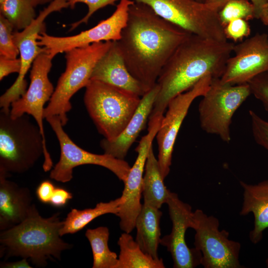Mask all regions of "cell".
Here are the masks:
<instances>
[{"mask_svg": "<svg viewBox=\"0 0 268 268\" xmlns=\"http://www.w3.org/2000/svg\"><path fill=\"white\" fill-rule=\"evenodd\" d=\"M230 0H204L203 2L219 11Z\"/></svg>", "mask_w": 268, "mask_h": 268, "instance_id": "obj_39", "label": "cell"}, {"mask_svg": "<svg viewBox=\"0 0 268 268\" xmlns=\"http://www.w3.org/2000/svg\"><path fill=\"white\" fill-rule=\"evenodd\" d=\"M162 215L160 208L143 202L135 220V241L145 253L154 259L159 258L158 249L160 244Z\"/></svg>", "mask_w": 268, "mask_h": 268, "instance_id": "obj_22", "label": "cell"}, {"mask_svg": "<svg viewBox=\"0 0 268 268\" xmlns=\"http://www.w3.org/2000/svg\"><path fill=\"white\" fill-rule=\"evenodd\" d=\"M58 215L44 218L33 204L24 220L0 233V242L6 250L7 257L29 258L37 267L46 266L47 260L52 257L60 259L62 252L71 245L60 238L63 221Z\"/></svg>", "mask_w": 268, "mask_h": 268, "instance_id": "obj_3", "label": "cell"}, {"mask_svg": "<svg viewBox=\"0 0 268 268\" xmlns=\"http://www.w3.org/2000/svg\"><path fill=\"white\" fill-rule=\"evenodd\" d=\"M240 183L244 190L240 214H253L254 226L249 236L252 242L257 244L262 240L264 230L268 228V180L255 185L243 181Z\"/></svg>", "mask_w": 268, "mask_h": 268, "instance_id": "obj_21", "label": "cell"}, {"mask_svg": "<svg viewBox=\"0 0 268 268\" xmlns=\"http://www.w3.org/2000/svg\"><path fill=\"white\" fill-rule=\"evenodd\" d=\"M52 59L46 49L37 56L32 65L28 88L23 95L11 104L10 110V115L13 118L25 114L32 116L45 140L44 106L50 101L55 90L48 77L52 66Z\"/></svg>", "mask_w": 268, "mask_h": 268, "instance_id": "obj_17", "label": "cell"}, {"mask_svg": "<svg viewBox=\"0 0 268 268\" xmlns=\"http://www.w3.org/2000/svg\"><path fill=\"white\" fill-rule=\"evenodd\" d=\"M235 44L191 34L176 49L157 81L159 89L149 118L163 115L169 101L203 78H220Z\"/></svg>", "mask_w": 268, "mask_h": 268, "instance_id": "obj_2", "label": "cell"}, {"mask_svg": "<svg viewBox=\"0 0 268 268\" xmlns=\"http://www.w3.org/2000/svg\"><path fill=\"white\" fill-rule=\"evenodd\" d=\"M213 78L206 76L189 90L179 94L169 102L155 137L158 148L157 160L164 179L169 174L176 139L193 101L208 89Z\"/></svg>", "mask_w": 268, "mask_h": 268, "instance_id": "obj_13", "label": "cell"}, {"mask_svg": "<svg viewBox=\"0 0 268 268\" xmlns=\"http://www.w3.org/2000/svg\"><path fill=\"white\" fill-rule=\"evenodd\" d=\"M120 254L116 268H164L163 260L145 253L129 233H122L118 241Z\"/></svg>", "mask_w": 268, "mask_h": 268, "instance_id": "obj_25", "label": "cell"}, {"mask_svg": "<svg viewBox=\"0 0 268 268\" xmlns=\"http://www.w3.org/2000/svg\"><path fill=\"white\" fill-rule=\"evenodd\" d=\"M132 0H120L112 14L106 19L101 20L92 28L70 36L56 37L43 32L38 36V43L45 47L50 56L66 52L72 49L81 47L93 43L105 41H118L128 19Z\"/></svg>", "mask_w": 268, "mask_h": 268, "instance_id": "obj_12", "label": "cell"}, {"mask_svg": "<svg viewBox=\"0 0 268 268\" xmlns=\"http://www.w3.org/2000/svg\"><path fill=\"white\" fill-rule=\"evenodd\" d=\"M196 0L201 1V2H203V1H204V0Z\"/></svg>", "mask_w": 268, "mask_h": 268, "instance_id": "obj_43", "label": "cell"}, {"mask_svg": "<svg viewBox=\"0 0 268 268\" xmlns=\"http://www.w3.org/2000/svg\"><path fill=\"white\" fill-rule=\"evenodd\" d=\"M8 174L0 169V228L4 230L21 222L28 216L31 204L30 191L7 179Z\"/></svg>", "mask_w": 268, "mask_h": 268, "instance_id": "obj_20", "label": "cell"}, {"mask_svg": "<svg viewBox=\"0 0 268 268\" xmlns=\"http://www.w3.org/2000/svg\"><path fill=\"white\" fill-rule=\"evenodd\" d=\"M259 19L263 24L268 26V7H265L262 10Z\"/></svg>", "mask_w": 268, "mask_h": 268, "instance_id": "obj_40", "label": "cell"}, {"mask_svg": "<svg viewBox=\"0 0 268 268\" xmlns=\"http://www.w3.org/2000/svg\"><path fill=\"white\" fill-rule=\"evenodd\" d=\"M218 219L202 210L193 212L192 228L196 231L195 248L202 254L205 268H240V244L229 239V233L219 229Z\"/></svg>", "mask_w": 268, "mask_h": 268, "instance_id": "obj_10", "label": "cell"}, {"mask_svg": "<svg viewBox=\"0 0 268 268\" xmlns=\"http://www.w3.org/2000/svg\"><path fill=\"white\" fill-rule=\"evenodd\" d=\"M250 95L248 83L230 85L222 83L220 78H213L199 104L201 128L229 143L233 116Z\"/></svg>", "mask_w": 268, "mask_h": 268, "instance_id": "obj_8", "label": "cell"}, {"mask_svg": "<svg viewBox=\"0 0 268 268\" xmlns=\"http://www.w3.org/2000/svg\"><path fill=\"white\" fill-rule=\"evenodd\" d=\"M13 30L9 22L0 14V57L16 59L19 55V50L13 40Z\"/></svg>", "mask_w": 268, "mask_h": 268, "instance_id": "obj_29", "label": "cell"}, {"mask_svg": "<svg viewBox=\"0 0 268 268\" xmlns=\"http://www.w3.org/2000/svg\"><path fill=\"white\" fill-rule=\"evenodd\" d=\"M124 202V199L121 197L109 202H100L92 208L83 210L72 209L63 221V226L60 230V236L77 232L101 215L108 213L117 215Z\"/></svg>", "mask_w": 268, "mask_h": 268, "instance_id": "obj_24", "label": "cell"}, {"mask_svg": "<svg viewBox=\"0 0 268 268\" xmlns=\"http://www.w3.org/2000/svg\"><path fill=\"white\" fill-rule=\"evenodd\" d=\"M247 83L251 94L261 102L268 112V71L257 75Z\"/></svg>", "mask_w": 268, "mask_h": 268, "instance_id": "obj_31", "label": "cell"}, {"mask_svg": "<svg viewBox=\"0 0 268 268\" xmlns=\"http://www.w3.org/2000/svg\"><path fill=\"white\" fill-rule=\"evenodd\" d=\"M69 7L74 9L77 3L82 2L87 5L88 12L82 19L71 24L70 30H72L82 23H87L91 16L97 10L108 5H115L116 2L120 0H67Z\"/></svg>", "mask_w": 268, "mask_h": 268, "instance_id": "obj_32", "label": "cell"}, {"mask_svg": "<svg viewBox=\"0 0 268 268\" xmlns=\"http://www.w3.org/2000/svg\"><path fill=\"white\" fill-rule=\"evenodd\" d=\"M218 13L224 28L230 21L234 19H243L248 21L256 18L255 7L249 0H230Z\"/></svg>", "mask_w": 268, "mask_h": 268, "instance_id": "obj_28", "label": "cell"}, {"mask_svg": "<svg viewBox=\"0 0 268 268\" xmlns=\"http://www.w3.org/2000/svg\"><path fill=\"white\" fill-rule=\"evenodd\" d=\"M55 188L53 184L50 181H43L36 190L38 199L43 203H50Z\"/></svg>", "mask_w": 268, "mask_h": 268, "instance_id": "obj_35", "label": "cell"}, {"mask_svg": "<svg viewBox=\"0 0 268 268\" xmlns=\"http://www.w3.org/2000/svg\"><path fill=\"white\" fill-rule=\"evenodd\" d=\"M166 203L172 227L171 233L161 238L160 244L171 254L173 268H194L201 265V252L196 248H190L185 240L187 229L193 226L194 212L191 206L171 192Z\"/></svg>", "mask_w": 268, "mask_h": 268, "instance_id": "obj_16", "label": "cell"}, {"mask_svg": "<svg viewBox=\"0 0 268 268\" xmlns=\"http://www.w3.org/2000/svg\"><path fill=\"white\" fill-rule=\"evenodd\" d=\"M234 55L228 59L220 78L223 83H247L257 75L268 71V35L257 33L235 44Z\"/></svg>", "mask_w": 268, "mask_h": 268, "instance_id": "obj_15", "label": "cell"}, {"mask_svg": "<svg viewBox=\"0 0 268 268\" xmlns=\"http://www.w3.org/2000/svg\"><path fill=\"white\" fill-rule=\"evenodd\" d=\"M32 0H4L0 3V14L11 24L14 31L23 30L36 18Z\"/></svg>", "mask_w": 268, "mask_h": 268, "instance_id": "obj_27", "label": "cell"}, {"mask_svg": "<svg viewBox=\"0 0 268 268\" xmlns=\"http://www.w3.org/2000/svg\"><path fill=\"white\" fill-rule=\"evenodd\" d=\"M33 0V4L34 6L35 7L38 5L43 4L48 2H51L53 0Z\"/></svg>", "mask_w": 268, "mask_h": 268, "instance_id": "obj_41", "label": "cell"}, {"mask_svg": "<svg viewBox=\"0 0 268 268\" xmlns=\"http://www.w3.org/2000/svg\"><path fill=\"white\" fill-rule=\"evenodd\" d=\"M43 155V168L51 170L53 161L41 130L30 115L12 118L10 112H0V169L7 174L23 173Z\"/></svg>", "mask_w": 268, "mask_h": 268, "instance_id": "obj_4", "label": "cell"}, {"mask_svg": "<svg viewBox=\"0 0 268 268\" xmlns=\"http://www.w3.org/2000/svg\"><path fill=\"white\" fill-rule=\"evenodd\" d=\"M252 134L256 142L268 151V121L249 111Z\"/></svg>", "mask_w": 268, "mask_h": 268, "instance_id": "obj_30", "label": "cell"}, {"mask_svg": "<svg viewBox=\"0 0 268 268\" xmlns=\"http://www.w3.org/2000/svg\"><path fill=\"white\" fill-rule=\"evenodd\" d=\"M68 7L67 0H53L40 12L29 26L21 31H13V40L19 52L21 69L13 84L0 97V110L9 112L11 104L23 95L27 89L25 76L35 59L46 50L38 43L39 34L45 32V20L51 13Z\"/></svg>", "mask_w": 268, "mask_h": 268, "instance_id": "obj_11", "label": "cell"}, {"mask_svg": "<svg viewBox=\"0 0 268 268\" xmlns=\"http://www.w3.org/2000/svg\"><path fill=\"white\" fill-rule=\"evenodd\" d=\"M90 80L107 83L139 97L146 93L140 83L129 71L117 41H112L109 50L97 62Z\"/></svg>", "mask_w": 268, "mask_h": 268, "instance_id": "obj_18", "label": "cell"}, {"mask_svg": "<svg viewBox=\"0 0 268 268\" xmlns=\"http://www.w3.org/2000/svg\"><path fill=\"white\" fill-rule=\"evenodd\" d=\"M226 38L233 42H241L251 34L250 26L247 20L236 19L230 21L224 28Z\"/></svg>", "mask_w": 268, "mask_h": 268, "instance_id": "obj_33", "label": "cell"}, {"mask_svg": "<svg viewBox=\"0 0 268 268\" xmlns=\"http://www.w3.org/2000/svg\"><path fill=\"white\" fill-rule=\"evenodd\" d=\"M146 4L159 17L191 34L227 41L219 11L196 0H132Z\"/></svg>", "mask_w": 268, "mask_h": 268, "instance_id": "obj_7", "label": "cell"}, {"mask_svg": "<svg viewBox=\"0 0 268 268\" xmlns=\"http://www.w3.org/2000/svg\"><path fill=\"white\" fill-rule=\"evenodd\" d=\"M72 198V194L67 190L63 188H56L50 203L53 206L61 207L65 205Z\"/></svg>", "mask_w": 268, "mask_h": 268, "instance_id": "obj_36", "label": "cell"}, {"mask_svg": "<svg viewBox=\"0 0 268 268\" xmlns=\"http://www.w3.org/2000/svg\"><path fill=\"white\" fill-rule=\"evenodd\" d=\"M162 119V117H157L149 120L148 133L142 137L135 149L137 156L124 183L121 196L124 202L117 215L120 219V228L125 232L130 233L135 228L136 217L142 208L140 199L145 162Z\"/></svg>", "mask_w": 268, "mask_h": 268, "instance_id": "obj_14", "label": "cell"}, {"mask_svg": "<svg viewBox=\"0 0 268 268\" xmlns=\"http://www.w3.org/2000/svg\"><path fill=\"white\" fill-rule=\"evenodd\" d=\"M46 120L57 137L61 150L60 159L51 170V179L62 183L68 182L73 177L74 168L92 164L108 169L124 183L125 182L131 168L127 162L105 153L98 154L86 151L76 145L65 132L58 116H50Z\"/></svg>", "mask_w": 268, "mask_h": 268, "instance_id": "obj_9", "label": "cell"}, {"mask_svg": "<svg viewBox=\"0 0 268 268\" xmlns=\"http://www.w3.org/2000/svg\"><path fill=\"white\" fill-rule=\"evenodd\" d=\"M164 180L152 146L147 157L143 177L142 195L144 203L158 208L166 203L171 192L164 185Z\"/></svg>", "mask_w": 268, "mask_h": 268, "instance_id": "obj_23", "label": "cell"}, {"mask_svg": "<svg viewBox=\"0 0 268 268\" xmlns=\"http://www.w3.org/2000/svg\"><path fill=\"white\" fill-rule=\"evenodd\" d=\"M266 7H268V2L267 3V4L266 5Z\"/></svg>", "mask_w": 268, "mask_h": 268, "instance_id": "obj_44", "label": "cell"}, {"mask_svg": "<svg viewBox=\"0 0 268 268\" xmlns=\"http://www.w3.org/2000/svg\"><path fill=\"white\" fill-rule=\"evenodd\" d=\"M109 229L100 226L87 229L85 235L90 244L93 255V268H116L118 257L109 248Z\"/></svg>", "mask_w": 268, "mask_h": 268, "instance_id": "obj_26", "label": "cell"}, {"mask_svg": "<svg viewBox=\"0 0 268 268\" xmlns=\"http://www.w3.org/2000/svg\"><path fill=\"white\" fill-rule=\"evenodd\" d=\"M266 265L267 267L268 268V258L266 260Z\"/></svg>", "mask_w": 268, "mask_h": 268, "instance_id": "obj_42", "label": "cell"}, {"mask_svg": "<svg viewBox=\"0 0 268 268\" xmlns=\"http://www.w3.org/2000/svg\"><path fill=\"white\" fill-rule=\"evenodd\" d=\"M140 97L107 83L90 80L84 103L98 132L108 141L124 131L137 108Z\"/></svg>", "mask_w": 268, "mask_h": 268, "instance_id": "obj_5", "label": "cell"}, {"mask_svg": "<svg viewBox=\"0 0 268 268\" xmlns=\"http://www.w3.org/2000/svg\"><path fill=\"white\" fill-rule=\"evenodd\" d=\"M253 4L255 9L256 18L259 19L262 10L266 7L268 0H249Z\"/></svg>", "mask_w": 268, "mask_h": 268, "instance_id": "obj_38", "label": "cell"}, {"mask_svg": "<svg viewBox=\"0 0 268 268\" xmlns=\"http://www.w3.org/2000/svg\"><path fill=\"white\" fill-rule=\"evenodd\" d=\"M27 259L23 258L20 261L15 262L4 263L0 265L1 268H31L32 267L30 266L26 260Z\"/></svg>", "mask_w": 268, "mask_h": 268, "instance_id": "obj_37", "label": "cell"}, {"mask_svg": "<svg viewBox=\"0 0 268 268\" xmlns=\"http://www.w3.org/2000/svg\"><path fill=\"white\" fill-rule=\"evenodd\" d=\"M112 41L95 43L72 49L65 52L66 66L59 77L54 93L45 108L44 118L57 115L63 126L67 121V113L71 109L72 96L90 80L93 69L110 48Z\"/></svg>", "mask_w": 268, "mask_h": 268, "instance_id": "obj_6", "label": "cell"}, {"mask_svg": "<svg viewBox=\"0 0 268 268\" xmlns=\"http://www.w3.org/2000/svg\"><path fill=\"white\" fill-rule=\"evenodd\" d=\"M191 34L146 4L134 2L117 43L129 71L146 93L155 86L170 57Z\"/></svg>", "mask_w": 268, "mask_h": 268, "instance_id": "obj_1", "label": "cell"}, {"mask_svg": "<svg viewBox=\"0 0 268 268\" xmlns=\"http://www.w3.org/2000/svg\"><path fill=\"white\" fill-rule=\"evenodd\" d=\"M19 58L8 59L0 57V80L12 73H19L21 69Z\"/></svg>", "mask_w": 268, "mask_h": 268, "instance_id": "obj_34", "label": "cell"}, {"mask_svg": "<svg viewBox=\"0 0 268 268\" xmlns=\"http://www.w3.org/2000/svg\"><path fill=\"white\" fill-rule=\"evenodd\" d=\"M159 89L157 84L141 97L134 115L121 134L114 140L103 138L100 146L104 153L124 160L127 153L146 126Z\"/></svg>", "mask_w": 268, "mask_h": 268, "instance_id": "obj_19", "label": "cell"}, {"mask_svg": "<svg viewBox=\"0 0 268 268\" xmlns=\"http://www.w3.org/2000/svg\"><path fill=\"white\" fill-rule=\"evenodd\" d=\"M4 0H0V3L2 2Z\"/></svg>", "mask_w": 268, "mask_h": 268, "instance_id": "obj_45", "label": "cell"}]
</instances>
